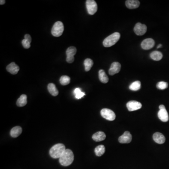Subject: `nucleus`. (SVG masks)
Here are the masks:
<instances>
[{"instance_id":"39448f33","label":"nucleus","mask_w":169,"mask_h":169,"mask_svg":"<svg viewBox=\"0 0 169 169\" xmlns=\"http://www.w3.org/2000/svg\"><path fill=\"white\" fill-rule=\"evenodd\" d=\"M86 7L88 14L93 15L97 11V4L94 0H87L86 1Z\"/></svg>"},{"instance_id":"b1692460","label":"nucleus","mask_w":169,"mask_h":169,"mask_svg":"<svg viewBox=\"0 0 169 169\" xmlns=\"http://www.w3.org/2000/svg\"><path fill=\"white\" fill-rule=\"evenodd\" d=\"M84 67H85V70L86 72H88L91 70V68L92 67L93 64V62L92 60L90 58L86 59L84 61Z\"/></svg>"},{"instance_id":"393cba45","label":"nucleus","mask_w":169,"mask_h":169,"mask_svg":"<svg viewBox=\"0 0 169 169\" xmlns=\"http://www.w3.org/2000/svg\"><path fill=\"white\" fill-rule=\"evenodd\" d=\"M141 87V83L140 81H136L129 86V89L132 91H138Z\"/></svg>"},{"instance_id":"0eeeda50","label":"nucleus","mask_w":169,"mask_h":169,"mask_svg":"<svg viewBox=\"0 0 169 169\" xmlns=\"http://www.w3.org/2000/svg\"><path fill=\"white\" fill-rule=\"evenodd\" d=\"M77 52V49L75 47H70L68 48L66 50V54L67 55L66 61L70 64L73 63L74 61V56L76 54Z\"/></svg>"},{"instance_id":"f257e3e1","label":"nucleus","mask_w":169,"mask_h":169,"mask_svg":"<svg viewBox=\"0 0 169 169\" xmlns=\"http://www.w3.org/2000/svg\"><path fill=\"white\" fill-rule=\"evenodd\" d=\"M73 153L71 150L67 149L59 158V163L64 166H68L73 163L74 160Z\"/></svg>"},{"instance_id":"423d86ee","label":"nucleus","mask_w":169,"mask_h":169,"mask_svg":"<svg viewBox=\"0 0 169 169\" xmlns=\"http://www.w3.org/2000/svg\"><path fill=\"white\" fill-rule=\"evenodd\" d=\"M101 116L108 120L113 121L116 118V115L114 111L108 108H103L101 111Z\"/></svg>"},{"instance_id":"20e7f679","label":"nucleus","mask_w":169,"mask_h":169,"mask_svg":"<svg viewBox=\"0 0 169 169\" xmlns=\"http://www.w3.org/2000/svg\"><path fill=\"white\" fill-rule=\"evenodd\" d=\"M64 31V26L62 22L58 21L55 23L52 27L51 33L55 37H60L62 35Z\"/></svg>"},{"instance_id":"4468645a","label":"nucleus","mask_w":169,"mask_h":169,"mask_svg":"<svg viewBox=\"0 0 169 169\" xmlns=\"http://www.w3.org/2000/svg\"><path fill=\"white\" fill-rule=\"evenodd\" d=\"M154 141L158 144H162L165 143V136L160 132H156L153 136Z\"/></svg>"},{"instance_id":"a878e982","label":"nucleus","mask_w":169,"mask_h":169,"mask_svg":"<svg viewBox=\"0 0 169 169\" xmlns=\"http://www.w3.org/2000/svg\"><path fill=\"white\" fill-rule=\"evenodd\" d=\"M70 79L67 76H62L60 79V82L63 86H66L69 84Z\"/></svg>"},{"instance_id":"7ed1b4c3","label":"nucleus","mask_w":169,"mask_h":169,"mask_svg":"<svg viewBox=\"0 0 169 169\" xmlns=\"http://www.w3.org/2000/svg\"><path fill=\"white\" fill-rule=\"evenodd\" d=\"M120 38V34L119 33L116 32L113 33L104 40L103 41V46L106 48L111 47L119 40Z\"/></svg>"},{"instance_id":"f8f14e48","label":"nucleus","mask_w":169,"mask_h":169,"mask_svg":"<svg viewBox=\"0 0 169 169\" xmlns=\"http://www.w3.org/2000/svg\"><path fill=\"white\" fill-rule=\"evenodd\" d=\"M132 140V136L130 132L128 131H126L122 135L119 137L118 141L121 143H129L131 142Z\"/></svg>"},{"instance_id":"a211bd4d","label":"nucleus","mask_w":169,"mask_h":169,"mask_svg":"<svg viewBox=\"0 0 169 169\" xmlns=\"http://www.w3.org/2000/svg\"><path fill=\"white\" fill-rule=\"evenodd\" d=\"M22 132V129L20 126H17L14 127L11 129L10 132V135L13 138H16L21 134Z\"/></svg>"},{"instance_id":"cd10ccee","label":"nucleus","mask_w":169,"mask_h":169,"mask_svg":"<svg viewBox=\"0 0 169 169\" xmlns=\"http://www.w3.org/2000/svg\"><path fill=\"white\" fill-rule=\"evenodd\" d=\"M168 84L166 82H158L156 84L157 88L161 90H164L168 87Z\"/></svg>"},{"instance_id":"5701e85b","label":"nucleus","mask_w":169,"mask_h":169,"mask_svg":"<svg viewBox=\"0 0 169 169\" xmlns=\"http://www.w3.org/2000/svg\"><path fill=\"white\" fill-rule=\"evenodd\" d=\"M95 154L97 156H101L102 155H103L105 152V147L102 145L98 146L94 150Z\"/></svg>"},{"instance_id":"4be33fe9","label":"nucleus","mask_w":169,"mask_h":169,"mask_svg":"<svg viewBox=\"0 0 169 169\" xmlns=\"http://www.w3.org/2000/svg\"><path fill=\"white\" fill-rule=\"evenodd\" d=\"M151 58L155 61H160L163 58V54L161 52L158 51H154L150 55Z\"/></svg>"},{"instance_id":"f03ea898","label":"nucleus","mask_w":169,"mask_h":169,"mask_svg":"<svg viewBox=\"0 0 169 169\" xmlns=\"http://www.w3.org/2000/svg\"><path fill=\"white\" fill-rule=\"evenodd\" d=\"M65 146L62 143L55 144L49 150L50 156L53 158H59L65 151Z\"/></svg>"},{"instance_id":"7c9ffc66","label":"nucleus","mask_w":169,"mask_h":169,"mask_svg":"<svg viewBox=\"0 0 169 169\" xmlns=\"http://www.w3.org/2000/svg\"><path fill=\"white\" fill-rule=\"evenodd\" d=\"M159 108L160 110H165V109H166L165 107V105H160L159 107Z\"/></svg>"},{"instance_id":"aec40b11","label":"nucleus","mask_w":169,"mask_h":169,"mask_svg":"<svg viewBox=\"0 0 169 169\" xmlns=\"http://www.w3.org/2000/svg\"><path fill=\"white\" fill-rule=\"evenodd\" d=\"M48 89L49 93L54 96H56L58 94V89L56 88L54 84H48Z\"/></svg>"},{"instance_id":"2f4dec72","label":"nucleus","mask_w":169,"mask_h":169,"mask_svg":"<svg viewBox=\"0 0 169 169\" xmlns=\"http://www.w3.org/2000/svg\"><path fill=\"white\" fill-rule=\"evenodd\" d=\"M6 1L5 0H1L0 1V4L1 5H3L5 3Z\"/></svg>"},{"instance_id":"412c9836","label":"nucleus","mask_w":169,"mask_h":169,"mask_svg":"<svg viewBox=\"0 0 169 169\" xmlns=\"http://www.w3.org/2000/svg\"><path fill=\"white\" fill-rule=\"evenodd\" d=\"M99 78L100 81L103 83H107L108 82V78L103 70H100L99 71Z\"/></svg>"},{"instance_id":"dca6fc26","label":"nucleus","mask_w":169,"mask_h":169,"mask_svg":"<svg viewBox=\"0 0 169 169\" xmlns=\"http://www.w3.org/2000/svg\"><path fill=\"white\" fill-rule=\"evenodd\" d=\"M158 118L164 122H166L169 120V115L166 109L160 110L158 112Z\"/></svg>"},{"instance_id":"9b49d317","label":"nucleus","mask_w":169,"mask_h":169,"mask_svg":"<svg viewBox=\"0 0 169 169\" xmlns=\"http://www.w3.org/2000/svg\"><path fill=\"white\" fill-rule=\"evenodd\" d=\"M121 65L118 62H113L111 65L108 73L110 75H115V74L117 73L120 71Z\"/></svg>"},{"instance_id":"6e6552de","label":"nucleus","mask_w":169,"mask_h":169,"mask_svg":"<svg viewBox=\"0 0 169 169\" xmlns=\"http://www.w3.org/2000/svg\"><path fill=\"white\" fill-rule=\"evenodd\" d=\"M133 30L136 34L139 36H142L146 33L147 27L145 25L138 23L136 24Z\"/></svg>"},{"instance_id":"c756f323","label":"nucleus","mask_w":169,"mask_h":169,"mask_svg":"<svg viewBox=\"0 0 169 169\" xmlns=\"http://www.w3.org/2000/svg\"><path fill=\"white\" fill-rule=\"evenodd\" d=\"M25 39L26 40L29 41L30 42H31V37L30 35L28 34H26L25 35Z\"/></svg>"},{"instance_id":"1a4fd4ad","label":"nucleus","mask_w":169,"mask_h":169,"mask_svg":"<svg viewBox=\"0 0 169 169\" xmlns=\"http://www.w3.org/2000/svg\"><path fill=\"white\" fill-rule=\"evenodd\" d=\"M126 106L129 111H133L141 108L142 104L137 101H131L127 102Z\"/></svg>"},{"instance_id":"ddd939ff","label":"nucleus","mask_w":169,"mask_h":169,"mask_svg":"<svg viewBox=\"0 0 169 169\" xmlns=\"http://www.w3.org/2000/svg\"><path fill=\"white\" fill-rule=\"evenodd\" d=\"M6 70L9 73L13 75H15L19 70V67L15 63L12 62L7 66Z\"/></svg>"},{"instance_id":"6ab92c4d","label":"nucleus","mask_w":169,"mask_h":169,"mask_svg":"<svg viewBox=\"0 0 169 169\" xmlns=\"http://www.w3.org/2000/svg\"><path fill=\"white\" fill-rule=\"evenodd\" d=\"M27 96L25 94H22L18 99L16 102V105L19 107H24L27 104Z\"/></svg>"},{"instance_id":"9d476101","label":"nucleus","mask_w":169,"mask_h":169,"mask_svg":"<svg viewBox=\"0 0 169 169\" xmlns=\"http://www.w3.org/2000/svg\"><path fill=\"white\" fill-rule=\"evenodd\" d=\"M155 44V42L154 40L151 38H149L143 40L141 43V46L143 49L149 50L154 47Z\"/></svg>"},{"instance_id":"f3484780","label":"nucleus","mask_w":169,"mask_h":169,"mask_svg":"<svg viewBox=\"0 0 169 169\" xmlns=\"http://www.w3.org/2000/svg\"><path fill=\"white\" fill-rule=\"evenodd\" d=\"M92 138L94 141L97 142L102 141L105 140L106 138V135L103 132H98L93 135Z\"/></svg>"},{"instance_id":"2eb2a0df","label":"nucleus","mask_w":169,"mask_h":169,"mask_svg":"<svg viewBox=\"0 0 169 169\" xmlns=\"http://www.w3.org/2000/svg\"><path fill=\"white\" fill-rule=\"evenodd\" d=\"M126 6L129 9L138 8L140 5V2L137 0H127L126 1Z\"/></svg>"},{"instance_id":"bb28decb","label":"nucleus","mask_w":169,"mask_h":169,"mask_svg":"<svg viewBox=\"0 0 169 169\" xmlns=\"http://www.w3.org/2000/svg\"><path fill=\"white\" fill-rule=\"evenodd\" d=\"M74 93L75 94L76 98L78 99L82 98L85 95V93L82 92L79 88H76V89L74 90Z\"/></svg>"},{"instance_id":"c85d7f7f","label":"nucleus","mask_w":169,"mask_h":169,"mask_svg":"<svg viewBox=\"0 0 169 169\" xmlns=\"http://www.w3.org/2000/svg\"><path fill=\"white\" fill-rule=\"evenodd\" d=\"M22 45L25 49H29L31 47V42L26 40L24 39L22 41Z\"/></svg>"},{"instance_id":"473e14b6","label":"nucleus","mask_w":169,"mask_h":169,"mask_svg":"<svg viewBox=\"0 0 169 169\" xmlns=\"http://www.w3.org/2000/svg\"><path fill=\"white\" fill-rule=\"evenodd\" d=\"M162 46V45L160 44L158 45V46H157V49H159V48H161Z\"/></svg>"}]
</instances>
